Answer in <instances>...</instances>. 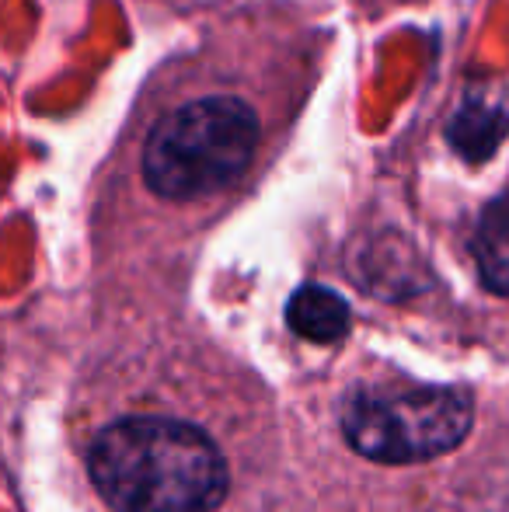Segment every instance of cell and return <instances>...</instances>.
<instances>
[{
    "label": "cell",
    "mask_w": 509,
    "mask_h": 512,
    "mask_svg": "<svg viewBox=\"0 0 509 512\" xmlns=\"http://www.w3.org/2000/svg\"><path fill=\"white\" fill-rule=\"evenodd\" d=\"M88 471L116 512H213L227 499V460L199 425L136 415L91 443Z\"/></svg>",
    "instance_id": "obj_1"
},
{
    "label": "cell",
    "mask_w": 509,
    "mask_h": 512,
    "mask_svg": "<svg viewBox=\"0 0 509 512\" xmlns=\"http://www.w3.org/2000/svg\"><path fill=\"white\" fill-rule=\"evenodd\" d=\"M258 150V112L238 95H203L161 115L143 143V178L161 199L227 189Z\"/></svg>",
    "instance_id": "obj_2"
},
{
    "label": "cell",
    "mask_w": 509,
    "mask_h": 512,
    "mask_svg": "<svg viewBox=\"0 0 509 512\" xmlns=\"http://www.w3.org/2000/svg\"><path fill=\"white\" fill-rule=\"evenodd\" d=\"M475 411L457 387L360 391L342 408V436L377 464H422L464 443Z\"/></svg>",
    "instance_id": "obj_3"
},
{
    "label": "cell",
    "mask_w": 509,
    "mask_h": 512,
    "mask_svg": "<svg viewBox=\"0 0 509 512\" xmlns=\"http://www.w3.org/2000/svg\"><path fill=\"white\" fill-rule=\"evenodd\" d=\"M509 133V95L499 88H468L450 115L447 140L468 161H485Z\"/></svg>",
    "instance_id": "obj_4"
},
{
    "label": "cell",
    "mask_w": 509,
    "mask_h": 512,
    "mask_svg": "<svg viewBox=\"0 0 509 512\" xmlns=\"http://www.w3.org/2000/svg\"><path fill=\"white\" fill-rule=\"evenodd\" d=\"M349 304L328 286H300L286 304V321L307 342H339L349 331Z\"/></svg>",
    "instance_id": "obj_5"
},
{
    "label": "cell",
    "mask_w": 509,
    "mask_h": 512,
    "mask_svg": "<svg viewBox=\"0 0 509 512\" xmlns=\"http://www.w3.org/2000/svg\"><path fill=\"white\" fill-rule=\"evenodd\" d=\"M482 276L492 290L509 297V255L506 251H496V248L482 251Z\"/></svg>",
    "instance_id": "obj_6"
}]
</instances>
